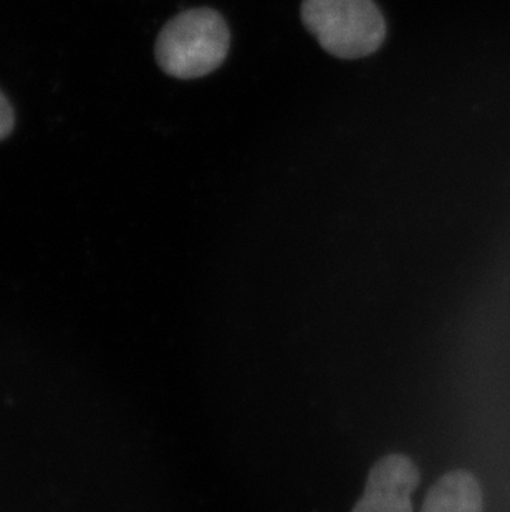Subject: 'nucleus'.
Here are the masks:
<instances>
[{
	"mask_svg": "<svg viewBox=\"0 0 510 512\" xmlns=\"http://www.w3.org/2000/svg\"><path fill=\"white\" fill-rule=\"evenodd\" d=\"M421 512H484L481 484L469 471H449L429 489Z\"/></svg>",
	"mask_w": 510,
	"mask_h": 512,
	"instance_id": "obj_4",
	"label": "nucleus"
},
{
	"mask_svg": "<svg viewBox=\"0 0 510 512\" xmlns=\"http://www.w3.org/2000/svg\"><path fill=\"white\" fill-rule=\"evenodd\" d=\"M231 49V32L217 10L199 7L174 15L159 32L154 57L169 77L194 80L221 67Z\"/></svg>",
	"mask_w": 510,
	"mask_h": 512,
	"instance_id": "obj_1",
	"label": "nucleus"
},
{
	"mask_svg": "<svg viewBox=\"0 0 510 512\" xmlns=\"http://www.w3.org/2000/svg\"><path fill=\"white\" fill-rule=\"evenodd\" d=\"M305 29L333 57L355 60L380 50L386 20L373 0H304Z\"/></svg>",
	"mask_w": 510,
	"mask_h": 512,
	"instance_id": "obj_2",
	"label": "nucleus"
},
{
	"mask_svg": "<svg viewBox=\"0 0 510 512\" xmlns=\"http://www.w3.org/2000/svg\"><path fill=\"white\" fill-rule=\"evenodd\" d=\"M15 116L14 110L10 107L9 100L0 93V141L14 130Z\"/></svg>",
	"mask_w": 510,
	"mask_h": 512,
	"instance_id": "obj_5",
	"label": "nucleus"
},
{
	"mask_svg": "<svg viewBox=\"0 0 510 512\" xmlns=\"http://www.w3.org/2000/svg\"><path fill=\"white\" fill-rule=\"evenodd\" d=\"M419 468L409 456L391 453L378 459L366 479L365 493L352 512H413Z\"/></svg>",
	"mask_w": 510,
	"mask_h": 512,
	"instance_id": "obj_3",
	"label": "nucleus"
}]
</instances>
